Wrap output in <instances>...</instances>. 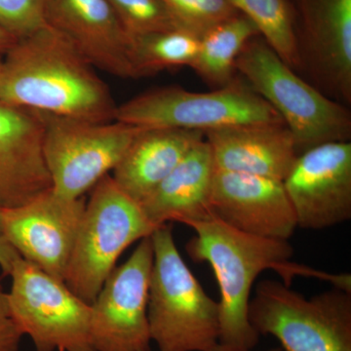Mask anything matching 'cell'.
I'll use <instances>...</instances> for the list:
<instances>
[{"instance_id": "obj_12", "label": "cell", "mask_w": 351, "mask_h": 351, "mask_svg": "<svg viewBox=\"0 0 351 351\" xmlns=\"http://www.w3.org/2000/svg\"><path fill=\"white\" fill-rule=\"evenodd\" d=\"M298 228L324 230L351 219V143L302 152L283 180Z\"/></svg>"}, {"instance_id": "obj_14", "label": "cell", "mask_w": 351, "mask_h": 351, "mask_svg": "<svg viewBox=\"0 0 351 351\" xmlns=\"http://www.w3.org/2000/svg\"><path fill=\"white\" fill-rule=\"evenodd\" d=\"M302 66L335 101L351 103V0H302Z\"/></svg>"}, {"instance_id": "obj_30", "label": "cell", "mask_w": 351, "mask_h": 351, "mask_svg": "<svg viewBox=\"0 0 351 351\" xmlns=\"http://www.w3.org/2000/svg\"><path fill=\"white\" fill-rule=\"evenodd\" d=\"M2 57H3V56H0V75H1V69H2Z\"/></svg>"}, {"instance_id": "obj_25", "label": "cell", "mask_w": 351, "mask_h": 351, "mask_svg": "<svg viewBox=\"0 0 351 351\" xmlns=\"http://www.w3.org/2000/svg\"><path fill=\"white\" fill-rule=\"evenodd\" d=\"M47 0H0V27L16 41L47 25Z\"/></svg>"}, {"instance_id": "obj_9", "label": "cell", "mask_w": 351, "mask_h": 351, "mask_svg": "<svg viewBox=\"0 0 351 351\" xmlns=\"http://www.w3.org/2000/svg\"><path fill=\"white\" fill-rule=\"evenodd\" d=\"M7 292L13 319L36 351H95L90 335L91 304L64 281L20 258Z\"/></svg>"}, {"instance_id": "obj_7", "label": "cell", "mask_w": 351, "mask_h": 351, "mask_svg": "<svg viewBox=\"0 0 351 351\" xmlns=\"http://www.w3.org/2000/svg\"><path fill=\"white\" fill-rule=\"evenodd\" d=\"M249 320L285 351H351L350 291L337 287L306 299L287 284L265 279L249 302Z\"/></svg>"}, {"instance_id": "obj_4", "label": "cell", "mask_w": 351, "mask_h": 351, "mask_svg": "<svg viewBox=\"0 0 351 351\" xmlns=\"http://www.w3.org/2000/svg\"><path fill=\"white\" fill-rule=\"evenodd\" d=\"M258 36L244 46L235 71L280 115L294 137L298 154L325 143L348 142L351 114L348 108L295 75Z\"/></svg>"}, {"instance_id": "obj_5", "label": "cell", "mask_w": 351, "mask_h": 351, "mask_svg": "<svg viewBox=\"0 0 351 351\" xmlns=\"http://www.w3.org/2000/svg\"><path fill=\"white\" fill-rule=\"evenodd\" d=\"M91 191L64 279L90 304L122 253L157 228L145 216L140 203L127 195L112 176H105Z\"/></svg>"}, {"instance_id": "obj_11", "label": "cell", "mask_w": 351, "mask_h": 351, "mask_svg": "<svg viewBox=\"0 0 351 351\" xmlns=\"http://www.w3.org/2000/svg\"><path fill=\"white\" fill-rule=\"evenodd\" d=\"M85 205L84 196L68 199L51 188L24 205L0 209V223L21 257L64 281Z\"/></svg>"}, {"instance_id": "obj_20", "label": "cell", "mask_w": 351, "mask_h": 351, "mask_svg": "<svg viewBox=\"0 0 351 351\" xmlns=\"http://www.w3.org/2000/svg\"><path fill=\"white\" fill-rule=\"evenodd\" d=\"M260 36L248 17L239 13L205 32L191 68L208 84L218 89L233 80L235 63L250 39Z\"/></svg>"}, {"instance_id": "obj_21", "label": "cell", "mask_w": 351, "mask_h": 351, "mask_svg": "<svg viewBox=\"0 0 351 351\" xmlns=\"http://www.w3.org/2000/svg\"><path fill=\"white\" fill-rule=\"evenodd\" d=\"M199 39V36L182 29L132 38L130 55L136 78L176 66H191L197 55Z\"/></svg>"}, {"instance_id": "obj_8", "label": "cell", "mask_w": 351, "mask_h": 351, "mask_svg": "<svg viewBox=\"0 0 351 351\" xmlns=\"http://www.w3.org/2000/svg\"><path fill=\"white\" fill-rule=\"evenodd\" d=\"M40 113L52 189L68 199L83 197L110 175L143 129L117 120L95 122Z\"/></svg>"}, {"instance_id": "obj_24", "label": "cell", "mask_w": 351, "mask_h": 351, "mask_svg": "<svg viewBox=\"0 0 351 351\" xmlns=\"http://www.w3.org/2000/svg\"><path fill=\"white\" fill-rule=\"evenodd\" d=\"M180 29L202 36L239 14L228 0H160Z\"/></svg>"}, {"instance_id": "obj_28", "label": "cell", "mask_w": 351, "mask_h": 351, "mask_svg": "<svg viewBox=\"0 0 351 351\" xmlns=\"http://www.w3.org/2000/svg\"><path fill=\"white\" fill-rule=\"evenodd\" d=\"M15 43V39L0 27V56H3Z\"/></svg>"}, {"instance_id": "obj_19", "label": "cell", "mask_w": 351, "mask_h": 351, "mask_svg": "<svg viewBox=\"0 0 351 351\" xmlns=\"http://www.w3.org/2000/svg\"><path fill=\"white\" fill-rule=\"evenodd\" d=\"M204 138L200 131L143 128L113 170L112 179L127 195L142 202Z\"/></svg>"}, {"instance_id": "obj_27", "label": "cell", "mask_w": 351, "mask_h": 351, "mask_svg": "<svg viewBox=\"0 0 351 351\" xmlns=\"http://www.w3.org/2000/svg\"><path fill=\"white\" fill-rule=\"evenodd\" d=\"M20 258L22 257L11 246L5 235H4L1 223H0V269H1L4 276H10L14 265Z\"/></svg>"}, {"instance_id": "obj_16", "label": "cell", "mask_w": 351, "mask_h": 351, "mask_svg": "<svg viewBox=\"0 0 351 351\" xmlns=\"http://www.w3.org/2000/svg\"><path fill=\"white\" fill-rule=\"evenodd\" d=\"M46 19L94 68L136 78L130 38L107 0H47Z\"/></svg>"}, {"instance_id": "obj_1", "label": "cell", "mask_w": 351, "mask_h": 351, "mask_svg": "<svg viewBox=\"0 0 351 351\" xmlns=\"http://www.w3.org/2000/svg\"><path fill=\"white\" fill-rule=\"evenodd\" d=\"M0 101L60 117L112 121L117 105L95 68L47 24L2 57Z\"/></svg>"}, {"instance_id": "obj_3", "label": "cell", "mask_w": 351, "mask_h": 351, "mask_svg": "<svg viewBox=\"0 0 351 351\" xmlns=\"http://www.w3.org/2000/svg\"><path fill=\"white\" fill-rule=\"evenodd\" d=\"M154 247L147 319L159 351H209L219 343V306L206 294L178 250L167 225L152 233Z\"/></svg>"}, {"instance_id": "obj_17", "label": "cell", "mask_w": 351, "mask_h": 351, "mask_svg": "<svg viewBox=\"0 0 351 351\" xmlns=\"http://www.w3.org/2000/svg\"><path fill=\"white\" fill-rule=\"evenodd\" d=\"M215 168L282 182L298 152L285 124H250L205 132Z\"/></svg>"}, {"instance_id": "obj_22", "label": "cell", "mask_w": 351, "mask_h": 351, "mask_svg": "<svg viewBox=\"0 0 351 351\" xmlns=\"http://www.w3.org/2000/svg\"><path fill=\"white\" fill-rule=\"evenodd\" d=\"M257 27L260 36L290 68L302 66L298 38L285 0H228Z\"/></svg>"}, {"instance_id": "obj_13", "label": "cell", "mask_w": 351, "mask_h": 351, "mask_svg": "<svg viewBox=\"0 0 351 351\" xmlns=\"http://www.w3.org/2000/svg\"><path fill=\"white\" fill-rule=\"evenodd\" d=\"M210 208L226 225L263 239L288 240L298 228L283 182L267 178L215 171Z\"/></svg>"}, {"instance_id": "obj_23", "label": "cell", "mask_w": 351, "mask_h": 351, "mask_svg": "<svg viewBox=\"0 0 351 351\" xmlns=\"http://www.w3.org/2000/svg\"><path fill=\"white\" fill-rule=\"evenodd\" d=\"M130 40L154 32L180 29L160 0H107Z\"/></svg>"}, {"instance_id": "obj_26", "label": "cell", "mask_w": 351, "mask_h": 351, "mask_svg": "<svg viewBox=\"0 0 351 351\" xmlns=\"http://www.w3.org/2000/svg\"><path fill=\"white\" fill-rule=\"evenodd\" d=\"M22 337L11 314L7 292L0 281V351H19Z\"/></svg>"}, {"instance_id": "obj_18", "label": "cell", "mask_w": 351, "mask_h": 351, "mask_svg": "<svg viewBox=\"0 0 351 351\" xmlns=\"http://www.w3.org/2000/svg\"><path fill=\"white\" fill-rule=\"evenodd\" d=\"M215 171L211 149L204 138L140 202L149 223L156 228L169 221L189 226L213 216L210 195Z\"/></svg>"}, {"instance_id": "obj_15", "label": "cell", "mask_w": 351, "mask_h": 351, "mask_svg": "<svg viewBox=\"0 0 351 351\" xmlns=\"http://www.w3.org/2000/svg\"><path fill=\"white\" fill-rule=\"evenodd\" d=\"M41 113L0 101V209L24 205L52 188Z\"/></svg>"}, {"instance_id": "obj_2", "label": "cell", "mask_w": 351, "mask_h": 351, "mask_svg": "<svg viewBox=\"0 0 351 351\" xmlns=\"http://www.w3.org/2000/svg\"><path fill=\"white\" fill-rule=\"evenodd\" d=\"M195 237L186 252L195 262L208 263L218 280L219 343L241 350L257 346L260 335L249 320V302L254 283L265 270L292 274L289 260L294 248L288 240L255 237L210 217L189 225Z\"/></svg>"}, {"instance_id": "obj_29", "label": "cell", "mask_w": 351, "mask_h": 351, "mask_svg": "<svg viewBox=\"0 0 351 351\" xmlns=\"http://www.w3.org/2000/svg\"><path fill=\"white\" fill-rule=\"evenodd\" d=\"M209 351H252L251 350H241V348H232V346H228L226 345H223V343H217L216 346H214L213 348H212L211 350ZM267 351H285L284 350H280V348H278V350H267Z\"/></svg>"}, {"instance_id": "obj_10", "label": "cell", "mask_w": 351, "mask_h": 351, "mask_svg": "<svg viewBox=\"0 0 351 351\" xmlns=\"http://www.w3.org/2000/svg\"><path fill=\"white\" fill-rule=\"evenodd\" d=\"M154 263L151 237L115 267L91 304L90 335L95 351H149L147 319Z\"/></svg>"}, {"instance_id": "obj_6", "label": "cell", "mask_w": 351, "mask_h": 351, "mask_svg": "<svg viewBox=\"0 0 351 351\" xmlns=\"http://www.w3.org/2000/svg\"><path fill=\"white\" fill-rule=\"evenodd\" d=\"M113 119L142 128L203 133L250 124H284L267 101L237 78L206 93L181 87L157 88L117 106Z\"/></svg>"}]
</instances>
